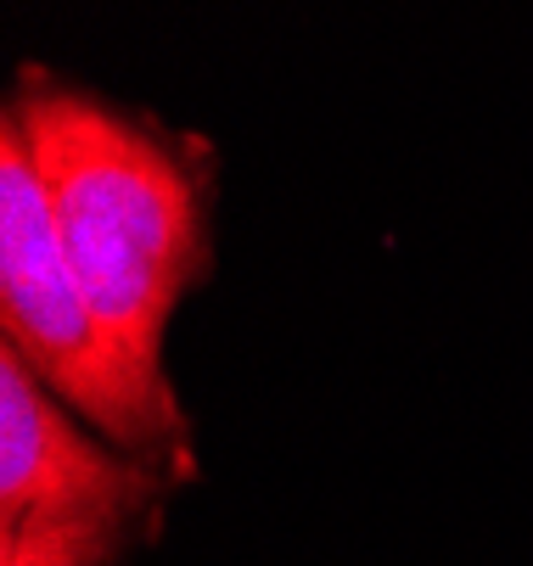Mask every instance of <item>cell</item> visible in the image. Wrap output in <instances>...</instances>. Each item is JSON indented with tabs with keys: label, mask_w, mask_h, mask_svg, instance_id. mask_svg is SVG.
Wrapping results in <instances>:
<instances>
[{
	"label": "cell",
	"mask_w": 533,
	"mask_h": 566,
	"mask_svg": "<svg viewBox=\"0 0 533 566\" xmlns=\"http://www.w3.org/2000/svg\"><path fill=\"white\" fill-rule=\"evenodd\" d=\"M7 124L45 186L56 241L118 348L164 376V332L208 270L202 202L186 164L113 107L29 85Z\"/></svg>",
	"instance_id": "6da1fadb"
},
{
	"label": "cell",
	"mask_w": 533,
	"mask_h": 566,
	"mask_svg": "<svg viewBox=\"0 0 533 566\" xmlns=\"http://www.w3.org/2000/svg\"><path fill=\"white\" fill-rule=\"evenodd\" d=\"M0 319L7 348L85 421H96L124 449L186 443V416L169 376L140 370L73 275L45 186L23 135L0 129Z\"/></svg>",
	"instance_id": "7a4b0ae2"
},
{
	"label": "cell",
	"mask_w": 533,
	"mask_h": 566,
	"mask_svg": "<svg viewBox=\"0 0 533 566\" xmlns=\"http://www.w3.org/2000/svg\"><path fill=\"white\" fill-rule=\"evenodd\" d=\"M158 476L91 443L51 387L0 348V533L62 516H140Z\"/></svg>",
	"instance_id": "3957f363"
},
{
	"label": "cell",
	"mask_w": 533,
	"mask_h": 566,
	"mask_svg": "<svg viewBox=\"0 0 533 566\" xmlns=\"http://www.w3.org/2000/svg\"><path fill=\"white\" fill-rule=\"evenodd\" d=\"M135 516H62L0 533V566H113Z\"/></svg>",
	"instance_id": "277c9868"
}]
</instances>
